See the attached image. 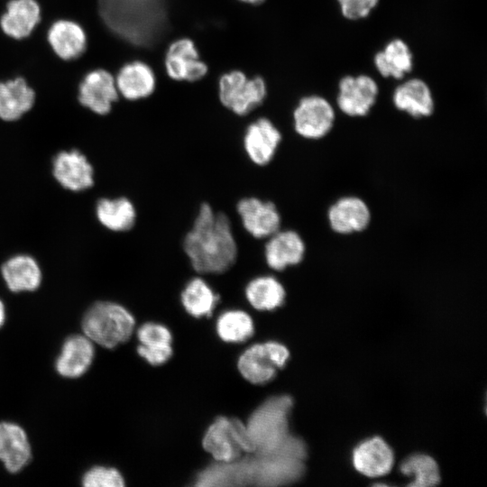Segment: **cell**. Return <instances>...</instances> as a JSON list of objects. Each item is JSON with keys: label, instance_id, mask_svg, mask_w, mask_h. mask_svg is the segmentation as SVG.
<instances>
[{"label": "cell", "instance_id": "obj_17", "mask_svg": "<svg viewBox=\"0 0 487 487\" xmlns=\"http://www.w3.org/2000/svg\"><path fill=\"white\" fill-rule=\"evenodd\" d=\"M53 175L65 188L81 191L94 184V170L86 156L77 150L60 152L53 160Z\"/></svg>", "mask_w": 487, "mask_h": 487}, {"label": "cell", "instance_id": "obj_30", "mask_svg": "<svg viewBox=\"0 0 487 487\" xmlns=\"http://www.w3.org/2000/svg\"><path fill=\"white\" fill-rule=\"evenodd\" d=\"M237 365L243 377L253 384L270 381L277 372L263 344H255L247 348L239 357Z\"/></svg>", "mask_w": 487, "mask_h": 487}, {"label": "cell", "instance_id": "obj_19", "mask_svg": "<svg viewBox=\"0 0 487 487\" xmlns=\"http://www.w3.org/2000/svg\"><path fill=\"white\" fill-rule=\"evenodd\" d=\"M48 43L54 54L69 61L79 58L87 49V34L83 27L69 19H59L47 32Z\"/></svg>", "mask_w": 487, "mask_h": 487}, {"label": "cell", "instance_id": "obj_24", "mask_svg": "<svg viewBox=\"0 0 487 487\" xmlns=\"http://www.w3.org/2000/svg\"><path fill=\"white\" fill-rule=\"evenodd\" d=\"M35 99L34 89L23 77L0 81V118L18 120L32 108Z\"/></svg>", "mask_w": 487, "mask_h": 487}, {"label": "cell", "instance_id": "obj_7", "mask_svg": "<svg viewBox=\"0 0 487 487\" xmlns=\"http://www.w3.org/2000/svg\"><path fill=\"white\" fill-rule=\"evenodd\" d=\"M218 86L221 104L239 116L248 115L262 105L267 93L262 78H248L240 70L222 75Z\"/></svg>", "mask_w": 487, "mask_h": 487}, {"label": "cell", "instance_id": "obj_6", "mask_svg": "<svg viewBox=\"0 0 487 487\" xmlns=\"http://www.w3.org/2000/svg\"><path fill=\"white\" fill-rule=\"evenodd\" d=\"M205 450L216 462H230L254 452L246 426L235 418L218 417L202 440Z\"/></svg>", "mask_w": 487, "mask_h": 487}, {"label": "cell", "instance_id": "obj_40", "mask_svg": "<svg viewBox=\"0 0 487 487\" xmlns=\"http://www.w3.org/2000/svg\"><path fill=\"white\" fill-rule=\"evenodd\" d=\"M244 3L251 4V5H259L263 3L265 0H240Z\"/></svg>", "mask_w": 487, "mask_h": 487}, {"label": "cell", "instance_id": "obj_14", "mask_svg": "<svg viewBox=\"0 0 487 487\" xmlns=\"http://www.w3.org/2000/svg\"><path fill=\"white\" fill-rule=\"evenodd\" d=\"M119 95L114 76L104 69L87 72L78 88V100L91 112L106 115L112 110Z\"/></svg>", "mask_w": 487, "mask_h": 487}, {"label": "cell", "instance_id": "obj_37", "mask_svg": "<svg viewBox=\"0 0 487 487\" xmlns=\"http://www.w3.org/2000/svg\"><path fill=\"white\" fill-rule=\"evenodd\" d=\"M137 352L147 363L152 365H160L167 362L172 354L170 345H142Z\"/></svg>", "mask_w": 487, "mask_h": 487}, {"label": "cell", "instance_id": "obj_13", "mask_svg": "<svg viewBox=\"0 0 487 487\" xmlns=\"http://www.w3.org/2000/svg\"><path fill=\"white\" fill-rule=\"evenodd\" d=\"M378 91L376 82L367 75L346 76L339 82L337 107L348 117H365L376 102Z\"/></svg>", "mask_w": 487, "mask_h": 487}, {"label": "cell", "instance_id": "obj_1", "mask_svg": "<svg viewBox=\"0 0 487 487\" xmlns=\"http://www.w3.org/2000/svg\"><path fill=\"white\" fill-rule=\"evenodd\" d=\"M182 249L191 268L200 275H220L236 263L238 243L229 216L210 203L199 204Z\"/></svg>", "mask_w": 487, "mask_h": 487}, {"label": "cell", "instance_id": "obj_5", "mask_svg": "<svg viewBox=\"0 0 487 487\" xmlns=\"http://www.w3.org/2000/svg\"><path fill=\"white\" fill-rule=\"evenodd\" d=\"M81 324L85 335L93 343L114 348L132 336L135 321L122 305L98 301L86 311Z\"/></svg>", "mask_w": 487, "mask_h": 487}, {"label": "cell", "instance_id": "obj_31", "mask_svg": "<svg viewBox=\"0 0 487 487\" xmlns=\"http://www.w3.org/2000/svg\"><path fill=\"white\" fill-rule=\"evenodd\" d=\"M374 64L381 76L400 79L412 69V54L403 41L395 39L375 55Z\"/></svg>", "mask_w": 487, "mask_h": 487}, {"label": "cell", "instance_id": "obj_36", "mask_svg": "<svg viewBox=\"0 0 487 487\" xmlns=\"http://www.w3.org/2000/svg\"><path fill=\"white\" fill-rule=\"evenodd\" d=\"M344 16L348 19L366 17L379 0H337Z\"/></svg>", "mask_w": 487, "mask_h": 487}, {"label": "cell", "instance_id": "obj_16", "mask_svg": "<svg viewBox=\"0 0 487 487\" xmlns=\"http://www.w3.org/2000/svg\"><path fill=\"white\" fill-rule=\"evenodd\" d=\"M195 485L199 487L252 485L250 454L230 462L215 461L197 474Z\"/></svg>", "mask_w": 487, "mask_h": 487}, {"label": "cell", "instance_id": "obj_2", "mask_svg": "<svg viewBox=\"0 0 487 487\" xmlns=\"http://www.w3.org/2000/svg\"><path fill=\"white\" fill-rule=\"evenodd\" d=\"M97 5L107 29L136 47H153L168 29L163 0H97Z\"/></svg>", "mask_w": 487, "mask_h": 487}, {"label": "cell", "instance_id": "obj_22", "mask_svg": "<svg viewBox=\"0 0 487 487\" xmlns=\"http://www.w3.org/2000/svg\"><path fill=\"white\" fill-rule=\"evenodd\" d=\"M32 459V448L22 427L0 422V461L12 473L21 471Z\"/></svg>", "mask_w": 487, "mask_h": 487}, {"label": "cell", "instance_id": "obj_3", "mask_svg": "<svg viewBox=\"0 0 487 487\" xmlns=\"http://www.w3.org/2000/svg\"><path fill=\"white\" fill-rule=\"evenodd\" d=\"M306 443L292 435L275 450L250 454L252 485L274 487L294 483L305 473Z\"/></svg>", "mask_w": 487, "mask_h": 487}, {"label": "cell", "instance_id": "obj_10", "mask_svg": "<svg viewBox=\"0 0 487 487\" xmlns=\"http://www.w3.org/2000/svg\"><path fill=\"white\" fill-rule=\"evenodd\" d=\"M235 211L244 230L257 240H265L283 226V214L271 199L244 197L236 202Z\"/></svg>", "mask_w": 487, "mask_h": 487}, {"label": "cell", "instance_id": "obj_29", "mask_svg": "<svg viewBox=\"0 0 487 487\" xmlns=\"http://www.w3.org/2000/svg\"><path fill=\"white\" fill-rule=\"evenodd\" d=\"M218 300L219 296L200 276L190 279L180 294V301L185 310L195 317L211 315Z\"/></svg>", "mask_w": 487, "mask_h": 487}, {"label": "cell", "instance_id": "obj_34", "mask_svg": "<svg viewBox=\"0 0 487 487\" xmlns=\"http://www.w3.org/2000/svg\"><path fill=\"white\" fill-rule=\"evenodd\" d=\"M82 485L85 487H123L124 479L115 468L96 465L84 473Z\"/></svg>", "mask_w": 487, "mask_h": 487}, {"label": "cell", "instance_id": "obj_26", "mask_svg": "<svg viewBox=\"0 0 487 487\" xmlns=\"http://www.w3.org/2000/svg\"><path fill=\"white\" fill-rule=\"evenodd\" d=\"M7 288L13 292L33 291L41 282L38 262L29 255L19 254L8 259L1 268Z\"/></svg>", "mask_w": 487, "mask_h": 487}, {"label": "cell", "instance_id": "obj_20", "mask_svg": "<svg viewBox=\"0 0 487 487\" xmlns=\"http://www.w3.org/2000/svg\"><path fill=\"white\" fill-rule=\"evenodd\" d=\"M394 463L390 446L380 436L361 442L353 451V464L363 475L380 477L387 474Z\"/></svg>", "mask_w": 487, "mask_h": 487}, {"label": "cell", "instance_id": "obj_9", "mask_svg": "<svg viewBox=\"0 0 487 487\" xmlns=\"http://www.w3.org/2000/svg\"><path fill=\"white\" fill-rule=\"evenodd\" d=\"M326 217L329 229L334 234L350 236L362 234L370 227L372 212L363 198L355 194H345L329 204Z\"/></svg>", "mask_w": 487, "mask_h": 487}, {"label": "cell", "instance_id": "obj_28", "mask_svg": "<svg viewBox=\"0 0 487 487\" xmlns=\"http://www.w3.org/2000/svg\"><path fill=\"white\" fill-rule=\"evenodd\" d=\"M96 213L98 221L114 232L131 230L137 219L135 206L126 197L99 199Z\"/></svg>", "mask_w": 487, "mask_h": 487}, {"label": "cell", "instance_id": "obj_23", "mask_svg": "<svg viewBox=\"0 0 487 487\" xmlns=\"http://www.w3.org/2000/svg\"><path fill=\"white\" fill-rule=\"evenodd\" d=\"M392 102L399 111L414 119L429 117L435 110L428 86L418 78H412L400 85L394 90Z\"/></svg>", "mask_w": 487, "mask_h": 487}, {"label": "cell", "instance_id": "obj_27", "mask_svg": "<svg viewBox=\"0 0 487 487\" xmlns=\"http://www.w3.org/2000/svg\"><path fill=\"white\" fill-rule=\"evenodd\" d=\"M244 294L253 308L271 311L283 305L287 292L282 282L276 276L262 274L249 280Z\"/></svg>", "mask_w": 487, "mask_h": 487}, {"label": "cell", "instance_id": "obj_35", "mask_svg": "<svg viewBox=\"0 0 487 487\" xmlns=\"http://www.w3.org/2000/svg\"><path fill=\"white\" fill-rule=\"evenodd\" d=\"M137 337L142 345H170L172 336L163 325L145 323L138 328Z\"/></svg>", "mask_w": 487, "mask_h": 487}, {"label": "cell", "instance_id": "obj_4", "mask_svg": "<svg viewBox=\"0 0 487 487\" xmlns=\"http://www.w3.org/2000/svg\"><path fill=\"white\" fill-rule=\"evenodd\" d=\"M293 400L277 395L265 400L250 415L245 426L256 454L275 450L289 436V414Z\"/></svg>", "mask_w": 487, "mask_h": 487}, {"label": "cell", "instance_id": "obj_18", "mask_svg": "<svg viewBox=\"0 0 487 487\" xmlns=\"http://www.w3.org/2000/svg\"><path fill=\"white\" fill-rule=\"evenodd\" d=\"M41 19V10L36 0H10L0 16V28L8 37L23 40L29 37Z\"/></svg>", "mask_w": 487, "mask_h": 487}, {"label": "cell", "instance_id": "obj_33", "mask_svg": "<svg viewBox=\"0 0 487 487\" xmlns=\"http://www.w3.org/2000/svg\"><path fill=\"white\" fill-rule=\"evenodd\" d=\"M400 472L411 477L409 486H435L440 482L439 469L436 462L429 455L414 454L406 458L400 464Z\"/></svg>", "mask_w": 487, "mask_h": 487}, {"label": "cell", "instance_id": "obj_15", "mask_svg": "<svg viewBox=\"0 0 487 487\" xmlns=\"http://www.w3.org/2000/svg\"><path fill=\"white\" fill-rule=\"evenodd\" d=\"M165 69L168 76L178 81H198L207 72V66L199 59L193 41L188 38L176 40L169 46Z\"/></svg>", "mask_w": 487, "mask_h": 487}, {"label": "cell", "instance_id": "obj_11", "mask_svg": "<svg viewBox=\"0 0 487 487\" xmlns=\"http://www.w3.org/2000/svg\"><path fill=\"white\" fill-rule=\"evenodd\" d=\"M308 253L307 242L296 228L281 227L268 238L263 245V260L270 270L286 271L300 266Z\"/></svg>", "mask_w": 487, "mask_h": 487}, {"label": "cell", "instance_id": "obj_39", "mask_svg": "<svg viewBox=\"0 0 487 487\" xmlns=\"http://www.w3.org/2000/svg\"><path fill=\"white\" fill-rule=\"evenodd\" d=\"M5 321V308L4 302L0 299V327Z\"/></svg>", "mask_w": 487, "mask_h": 487}, {"label": "cell", "instance_id": "obj_25", "mask_svg": "<svg viewBox=\"0 0 487 487\" xmlns=\"http://www.w3.org/2000/svg\"><path fill=\"white\" fill-rule=\"evenodd\" d=\"M115 79L118 93L131 101L148 97L153 93L156 86L152 68L139 60L124 64Z\"/></svg>", "mask_w": 487, "mask_h": 487}, {"label": "cell", "instance_id": "obj_8", "mask_svg": "<svg viewBox=\"0 0 487 487\" xmlns=\"http://www.w3.org/2000/svg\"><path fill=\"white\" fill-rule=\"evenodd\" d=\"M293 130L303 141L317 142L335 128L333 106L320 96H308L299 100L292 113Z\"/></svg>", "mask_w": 487, "mask_h": 487}, {"label": "cell", "instance_id": "obj_32", "mask_svg": "<svg viewBox=\"0 0 487 487\" xmlns=\"http://www.w3.org/2000/svg\"><path fill=\"white\" fill-rule=\"evenodd\" d=\"M219 337L227 343H241L249 339L254 332L252 317L239 309L222 313L216 321Z\"/></svg>", "mask_w": 487, "mask_h": 487}, {"label": "cell", "instance_id": "obj_38", "mask_svg": "<svg viewBox=\"0 0 487 487\" xmlns=\"http://www.w3.org/2000/svg\"><path fill=\"white\" fill-rule=\"evenodd\" d=\"M263 345L275 367L277 369L282 368L289 357V353L287 347L278 342L273 341L263 343Z\"/></svg>", "mask_w": 487, "mask_h": 487}, {"label": "cell", "instance_id": "obj_12", "mask_svg": "<svg viewBox=\"0 0 487 487\" xmlns=\"http://www.w3.org/2000/svg\"><path fill=\"white\" fill-rule=\"evenodd\" d=\"M280 130L267 117L250 123L243 136V149L247 159L257 167L270 165L282 143Z\"/></svg>", "mask_w": 487, "mask_h": 487}, {"label": "cell", "instance_id": "obj_21", "mask_svg": "<svg viewBox=\"0 0 487 487\" xmlns=\"http://www.w3.org/2000/svg\"><path fill=\"white\" fill-rule=\"evenodd\" d=\"M94 354L93 342L87 335H72L64 341L55 369L66 378L80 377L90 367Z\"/></svg>", "mask_w": 487, "mask_h": 487}]
</instances>
